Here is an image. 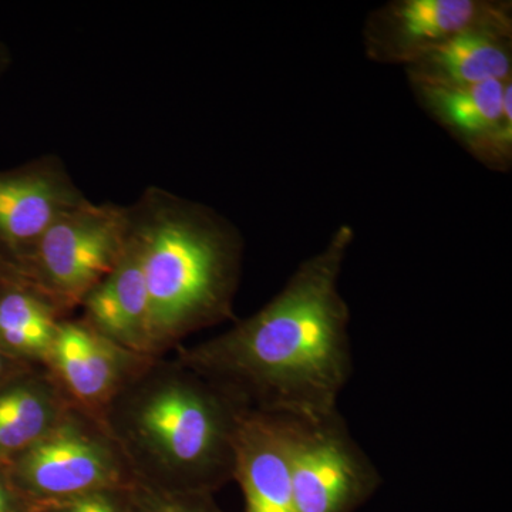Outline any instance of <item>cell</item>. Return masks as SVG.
Wrapping results in <instances>:
<instances>
[{"label":"cell","instance_id":"obj_1","mask_svg":"<svg viewBox=\"0 0 512 512\" xmlns=\"http://www.w3.org/2000/svg\"><path fill=\"white\" fill-rule=\"evenodd\" d=\"M353 241L355 229L340 225L258 312L178 346L175 359L248 410L303 419L336 412L353 372L350 309L339 288Z\"/></svg>","mask_w":512,"mask_h":512},{"label":"cell","instance_id":"obj_2","mask_svg":"<svg viewBox=\"0 0 512 512\" xmlns=\"http://www.w3.org/2000/svg\"><path fill=\"white\" fill-rule=\"evenodd\" d=\"M241 403L177 359L154 357L101 421L131 473L200 490L234 477Z\"/></svg>","mask_w":512,"mask_h":512},{"label":"cell","instance_id":"obj_3","mask_svg":"<svg viewBox=\"0 0 512 512\" xmlns=\"http://www.w3.org/2000/svg\"><path fill=\"white\" fill-rule=\"evenodd\" d=\"M150 299L153 356L234 316L244 261L239 229L201 202L148 187L128 207Z\"/></svg>","mask_w":512,"mask_h":512},{"label":"cell","instance_id":"obj_4","mask_svg":"<svg viewBox=\"0 0 512 512\" xmlns=\"http://www.w3.org/2000/svg\"><path fill=\"white\" fill-rule=\"evenodd\" d=\"M128 237V207L87 200L50 225L19 274L69 315L116 266Z\"/></svg>","mask_w":512,"mask_h":512},{"label":"cell","instance_id":"obj_5","mask_svg":"<svg viewBox=\"0 0 512 512\" xmlns=\"http://www.w3.org/2000/svg\"><path fill=\"white\" fill-rule=\"evenodd\" d=\"M0 467L12 485L45 500H72L120 488L133 477L103 421L77 406Z\"/></svg>","mask_w":512,"mask_h":512},{"label":"cell","instance_id":"obj_6","mask_svg":"<svg viewBox=\"0 0 512 512\" xmlns=\"http://www.w3.org/2000/svg\"><path fill=\"white\" fill-rule=\"evenodd\" d=\"M292 487L298 512H345L380 481L339 410L291 417Z\"/></svg>","mask_w":512,"mask_h":512},{"label":"cell","instance_id":"obj_7","mask_svg":"<svg viewBox=\"0 0 512 512\" xmlns=\"http://www.w3.org/2000/svg\"><path fill=\"white\" fill-rule=\"evenodd\" d=\"M510 2L394 0L370 13L363 45L372 62L407 64L468 30L512 33Z\"/></svg>","mask_w":512,"mask_h":512},{"label":"cell","instance_id":"obj_8","mask_svg":"<svg viewBox=\"0 0 512 512\" xmlns=\"http://www.w3.org/2000/svg\"><path fill=\"white\" fill-rule=\"evenodd\" d=\"M87 200L53 154L0 171V256L19 272L50 225Z\"/></svg>","mask_w":512,"mask_h":512},{"label":"cell","instance_id":"obj_9","mask_svg":"<svg viewBox=\"0 0 512 512\" xmlns=\"http://www.w3.org/2000/svg\"><path fill=\"white\" fill-rule=\"evenodd\" d=\"M151 359L121 348L82 319L64 318L47 369L74 406L100 420L111 400Z\"/></svg>","mask_w":512,"mask_h":512},{"label":"cell","instance_id":"obj_10","mask_svg":"<svg viewBox=\"0 0 512 512\" xmlns=\"http://www.w3.org/2000/svg\"><path fill=\"white\" fill-rule=\"evenodd\" d=\"M424 110L487 167L512 158V79L476 86H412Z\"/></svg>","mask_w":512,"mask_h":512},{"label":"cell","instance_id":"obj_11","mask_svg":"<svg viewBox=\"0 0 512 512\" xmlns=\"http://www.w3.org/2000/svg\"><path fill=\"white\" fill-rule=\"evenodd\" d=\"M234 477L247 512H298L292 487L291 419L247 410L235 444Z\"/></svg>","mask_w":512,"mask_h":512},{"label":"cell","instance_id":"obj_12","mask_svg":"<svg viewBox=\"0 0 512 512\" xmlns=\"http://www.w3.org/2000/svg\"><path fill=\"white\" fill-rule=\"evenodd\" d=\"M84 322L111 342L140 356L154 357L150 299L133 239L116 266L80 303Z\"/></svg>","mask_w":512,"mask_h":512},{"label":"cell","instance_id":"obj_13","mask_svg":"<svg viewBox=\"0 0 512 512\" xmlns=\"http://www.w3.org/2000/svg\"><path fill=\"white\" fill-rule=\"evenodd\" d=\"M512 33L468 30L407 64L412 86L461 87L512 79Z\"/></svg>","mask_w":512,"mask_h":512},{"label":"cell","instance_id":"obj_14","mask_svg":"<svg viewBox=\"0 0 512 512\" xmlns=\"http://www.w3.org/2000/svg\"><path fill=\"white\" fill-rule=\"evenodd\" d=\"M74 404L47 367H33L0 386V464L32 446Z\"/></svg>","mask_w":512,"mask_h":512},{"label":"cell","instance_id":"obj_15","mask_svg":"<svg viewBox=\"0 0 512 512\" xmlns=\"http://www.w3.org/2000/svg\"><path fill=\"white\" fill-rule=\"evenodd\" d=\"M64 318L66 313L22 275L0 281V350L9 356L47 367Z\"/></svg>","mask_w":512,"mask_h":512},{"label":"cell","instance_id":"obj_16","mask_svg":"<svg viewBox=\"0 0 512 512\" xmlns=\"http://www.w3.org/2000/svg\"><path fill=\"white\" fill-rule=\"evenodd\" d=\"M111 490H116V488H111ZM111 490L97 491V493L72 498L60 512H120L119 504H116L110 495Z\"/></svg>","mask_w":512,"mask_h":512},{"label":"cell","instance_id":"obj_17","mask_svg":"<svg viewBox=\"0 0 512 512\" xmlns=\"http://www.w3.org/2000/svg\"><path fill=\"white\" fill-rule=\"evenodd\" d=\"M33 367L37 366L20 362V360L0 350V386L8 382V380L13 379V377L22 375L23 372H28V370L33 369Z\"/></svg>","mask_w":512,"mask_h":512},{"label":"cell","instance_id":"obj_18","mask_svg":"<svg viewBox=\"0 0 512 512\" xmlns=\"http://www.w3.org/2000/svg\"><path fill=\"white\" fill-rule=\"evenodd\" d=\"M15 498L12 494V483L0 467V512H15Z\"/></svg>","mask_w":512,"mask_h":512},{"label":"cell","instance_id":"obj_19","mask_svg":"<svg viewBox=\"0 0 512 512\" xmlns=\"http://www.w3.org/2000/svg\"><path fill=\"white\" fill-rule=\"evenodd\" d=\"M10 64V55L8 47H6L3 40L0 39V77L3 76V73L6 72Z\"/></svg>","mask_w":512,"mask_h":512},{"label":"cell","instance_id":"obj_20","mask_svg":"<svg viewBox=\"0 0 512 512\" xmlns=\"http://www.w3.org/2000/svg\"><path fill=\"white\" fill-rule=\"evenodd\" d=\"M163 512H202L197 507H191V505L185 504H168L164 508Z\"/></svg>","mask_w":512,"mask_h":512},{"label":"cell","instance_id":"obj_21","mask_svg":"<svg viewBox=\"0 0 512 512\" xmlns=\"http://www.w3.org/2000/svg\"><path fill=\"white\" fill-rule=\"evenodd\" d=\"M13 274H19V272L16 271V269H13L12 266H10L8 262L0 256V281Z\"/></svg>","mask_w":512,"mask_h":512}]
</instances>
